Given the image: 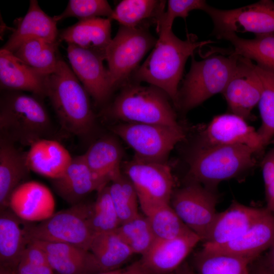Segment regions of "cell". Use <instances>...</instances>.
I'll list each match as a JSON object with an SVG mask.
<instances>
[{"label": "cell", "mask_w": 274, "mask_h": 274, "mask_svg": "<svg viewBox=\"0 0 274 274\" xmlns=\"http://www.w3.org/2000/svg\"><path fill=\"white\" fill-rule=\"evenodd\" d=\"M219 39L229 42L233 47L228 53L255 61L261 68L274 73V33L255 35L252 39H245L235 33L221 36Z\"/></svg>", "instance_id": "obj_30"}, {"label": "cell", "mask_w": 274, "mask_h": 274, "mask_svg": "<svg viewBox=\"0 0 274 274\" xmlns=\"http://www.w3.org/2000/svg\"><path fill=\"white\" fill-rule=\"evenodd\" d=\"M113 11L106 0H70L64 11L53 18L56 22L71 17L79 20L101 16L110 18Z\"/></svg>", "instance_id": "obj_39"}, {"label": "cell", "mask_w": 274, "mask_h": 274, "mask_svg": "<svg viewBox=\"0 0 274 274\" xmlns=\"http://www.w3.org/2000/svg\"><path fill=\"white\" fill-rule=\"evenodd\" d=\"M200 241L191 230L173 239L156 240L138 261L150 274H168L182 263Z\"/></svg>", "instance_id": "obj_16"}, {"label": "cell", "mask_w": 274, "mask_h": 274, "mask_svg": "<svg viewBox=\"0 0 274 274\" xmlns=\"http://www.w3.org/2000/svg\"><path fill=\"white\" fill-rule=\"evenodd\" d=\"M257 153L243 145L196 148L189 160L188 175L191 182L215 190L222 181L251 168Z\"/></svg>", "instance_id": "obj_4"}, {"label": "cell", "mask_w": 274, "mask_h": 274, "mask_svg": "<svg viewBox=\"0 0 274 274\" xmlns=\"http://www.w3.org/2000/svg\"><path fill=\"white\" fill-rule=\"evenodd\" d=\"M26 153H22L14 143L1 138L0 141V210L9 208L14 190L29 174Z\"/></svg>", "instance_id": "obj_27"}, {"label": "cell", "mask_w": 274, "mask_h": 274, "mask_svg": "<svg viewBox=\"0 0 274 274\" xmlns=\"http://www.w3.org/2000/svg\"><path fill=\"white\" fill-rule=\"evenodd\" d=\"M110 183V194L121 224L139 214L138 195L130 180L122 172Z\"/></svg>", "instance_id": "obj_36"}, {"label": "cell", "mask_w": 274, "mask_h": 274, "mask_svg": "<svg viewBox=\"0 0 274 274\" xmlns=\"http://www.w3.org/2000/svg\"><path fill=\"white\" fill-rule=\"evenodd\" d=\"M243 145L257 153L265 145L258 131L246 120L232 113L216 116L200 133L196 148Z\"/></svg>", "instance_id": "obj_13"}, {"label": "cell", "mask_w": 274, "mask_h": 274, "mask_svg": "<svg viewBox=\"0 0 274 274\" xmlns=\"http://www.w3.org/2000/svg\"><path fill=\"white\" fill-rule=\"evenodd\" d=\"M261 83L258 102L261 125L257 130L265 146L274 138V73L254 65Z\"/></svg>", "instance_id": "obj_34"}, {"label": "cell", "mask_w": 274, "mask_h": 274, "mask_svg": "<svg viewBox=\"0 0 274 274\" xmlns=\"http://www.w3.org/2000/svg\"><path fill=\"white\" fill-rule=\"evenodd\" d=\"M88 221L94 235L115 231L121 225L108 184L97 191L95 201L91 204Z\"/></svg>", "instance_id": "obj_35"}, {"label": "cell", "mask_w": 274, "mask_h": 274, "mask_svg": "<svg viewBox=\"0 0 274 274\" xmlns=\"http://www.w3.org/2000/svg\"><path fill=\"white\" fill-rule=\"evenodd\" d=\"M111 19L95 17L79 20L61 31L60 38L106 58V51L112 38Z\"/></svg>", "instance_id": "obj_25"}, {"label": "cell", "mask_w": 274, "mask_h": 274, "mask_svg": "<svg viewBox=\"0 0 274 274\" xmlns=\"http://www.w3.org/2000/svg\"><path fill=\"white\" fill-rule=\"evenodd\" d=\"M165 4V1L123 0L113 10L110 19L127 27H147L150 22L157 24Z\"/></svg>", "instance_id": "obj_31"}, {"label": "cell", "mask_w": 274, "mask_h": 274, "mask_svg": "<svg viewBox=\"0 0 274 274\" xmlns=\"http://www.w3.org/2000/svg\"><path fill=\"white\" fill-rule=\"evenodd\" d=\"M274 242V215L268 211L240 236L227 243L213 247L202 246V250L255 259Z\"/></svg>", "instance_id": "obj_17"}, {"label": "cell", "mask_w": 274, "mask_h": 274, "mask_svg": "<svg viewBox=\"0 0 274 274\" xmlns=\"http://www.w3.org/2000/svg\"><path fill=\"white\" fill-rule=\"evenodd\" d=\"M238 57L233 54L214 55L197 61L192 55L190 70L179 89L177 108L186 112L222 93L234 73Z\"/></svg>", "instance_id": "obj_6"}, {"label": "cell", "mask_w": 274, "mask_h": 274, "mask_svg": "<svg viewBox=\"0 0 274 274\" xmlns=\"http://www.w3.org/2000/svg\"><path fill=\"white\" fill-rule=\"evenodd\" d=\"M204 11L211 17L213 33L218 39L229 33H274V2L271 0H261L231 10H221L208 5Z\"/></svg>", "instance_id": "obj_12"}, {"label": "cell", "mask_w": 274, "mask_h": 274, "mask_svg": "<svg viewBox=\"0 0 274 274\" xmlns=\"http://www.w3.org/2000/svg\"><path fill=\"white\" fill-rule=\"evenodd\" d=\"M0 274H16V273L10 269L1 267Z\"/></svg>", "instance_id": "obj_47"}, {"label": "cell", "mask_w": 274, "mask_h": 274, "mask_svg": "<svg viewBox=\"0 0 274 274\" xmlns=\"http://www.w3.org/2000/svg\"><path fill=\"white\" fill-rule=\"evenodd\" d=\"M124 174L132 183L145 215L157 207L170 203L174 180L166 163L133 158L123 163Z\"/></svg>", "instance_id": "obj_10"}, {"label": "cell", "mask_w": 274, "mask_h": 274, "mask_svg": "<svg viewBox=\"0 0 274 274\" xmlns=\"http://www.w3.org/2000/svg\"><path fill=\"white\" fill-rule=\"evenodd\" d=\"M89 251L101 272L120 268L134 254L116 230L94 235Z\"/></svg>", "instance_id": "obj_29"}, {"label": "cell", "mask_w": 274, "mask_h": 274, "mask_svg": "<svg viewBox=\"0 0 274 274\" xmlns=\"http://www.w3.org/2000/svg\"><path fill=\"white\" fill-rule=\"evenodd\" d=\"M72 159L69 152L60 143L45 138L33 143L26 153L30 170L51 179L61 176Z\"/></svg>", "instance_id": "obj_24"}, {"label": "cell", "mask_w": 274, "mask_h": 274, "mask_svg": "<svg viewBox=\"0 0 274 274\" xmlns=\"http://www.w3.org/2000/svg\"><path fill=\"white\" fill-rule=\"evenodd\" d=\"M83 155L93 175L106 185L121 173L122 150L113 138L107 136L97 140Z\"/></svg>", "instance_id": "obj_28"}, {"label": "cell", "mask_w": 274, "mask_h": 274, "mask_svg": "<svg viewBox=\"0 0 274 274\" xmlns=\"http://www.w3.org/2000/svg\"><path fill=\"white\" fill-rule=\"evenodd\" d=\"M67 53L72 71L89 95L98 104L109 98L114 90L105 59L98 54L73 44H67Z\"/></svg>", "instance_id": "obj_15"}, {"label": "cell", "mask_w": 274, "mask_h": 274, "mask_svg": "<svg viewBox=\"0 0 274 274\" xmlns=\"http://www.w3.org/2000/svg\"><path fill=\"white\" fill-rule=\"evenodd\" d=\"M268 210L248 206L234 201L218 213L203 246L213 247L231 242L248 230Z\"/></svg>", "instance_id": "obj_18"}, {"label": "cell", "mask_w": 274, "mask_h": 274, "mask_svg": "<svg viewBox=\"0 0 274 274\" xmlns=\"http://www.w3.org/2000/svg\"><path fill=\"white\" fill-rule=\"evenodd\" d=\"M215 190L191 182L173 194L171 206L186 226L205 242L217 216Z\"/></svg>", "instance_id": "obj_11"}, {"label": "cell", "mask_w": 274, "mask_h": 274, "mask_svg": "<svg viewBox=\"0 0 274 274\" xmlns=\"http://www.w3.org/2000/svg\"><path fill=\"white\" fill-rule=\"evenodd\" d=\"M252 60L239 56L234 73L222 93L231 113L246 120L259 101L262 86Z\"/></svg>", "instance_id": "obj_14"}, {"label": "cell", "mask_w": 274, "mask_h": 274, "mask_svg": "<svg viewBox=\"0 0 274 274\" xmlns=\"http://www.w3.org/2000/svg\"><path fill=\"white\" fill-rule=\"evenodd\" d=\"M14 54L44 75H48L55 71L60 58L58 53L57 42L40 38L26 41Z\"/></svg>", "instance_id": "obj_32"}, {"label": "cell", "mask_w": 274, "mask_h": 274, "mask_svg": "<svg viewBox=\"0 0 274 274\" xmlns=\"http://www.w3.org/2000/svg\"><path fill=\"white\" fill-rule=\"evenodd\" d=\"M31 241L45 252L56 274H95L101 272L89 251L65 243Z\"/></svg>", "instance_id": "obj_21"}, {"label": "cell", "mask_w": 274, "mask_h": 274, "mask_svg": "<svg viewBox=\"0 0 274 274\" xmlns=\"http://www.w3.org/2000/svg\"><path fill=\"white\" fill-rule=\"evenodd\" d=\"M51 128L48 113L36 97L20 92L6 94L1 100V138L30 146L44 139Z\"/></svg>", "instance_id": "obj_3"}, {"label": "cell", "mask_w": 274, "mask_h": 274, "mask_svg": "<svg viewBox=\"0 0 274 274\" xmlns=\"http://www.w3.org/2000/svg\"><path fill=\"white\" fill-rule=\"evenodd\" d=\"M33 224L18 217L9 208L1 211V267L15 271L31 241L30 232Z\"/></svg>", "instance_id": "obj_20"}, {"label": "cell", "mask_w": 274, "mask_h": 274, "mask_svg": "<svg viewBox=\"0 0 274 274\" xmlns=\"http://www.w3.org/2000/svg\"><path fill=\"white\" fill-rule=\"evenodd\" d=\"M264 187L274 180V147L265 156L261 164Z\"/></svg>", "instance_id": "obj_42"}, {"label": "cell", "mask_w": 274, "mask_h": 274, "mask_svg": "<svg viewBox=\"0 0 274 274\" xmlns=\"http://www.w3.org/2000/svg\"><path fill=\"white\" fill-rule=\"evenodd\" d=\"M52 184L56 193L72 206L83 201L88 194L107 185L94 177L83 154L73 157L64 173L52 179Z\"/></svg>", "instance_id": "obj_22"}, {"label": "cell", "mask_w": 274, "mask_h": 274, "mask_svg": "<svg viewBox=\"0 0 274 274\" xmlns=\"http://www.w3.org/2000/svg\"><path fill=\"white\" fill-rule=\"evenodd\" d=\"M266 260V265L274 271V242L268 249Z\"/></svg>", "instance_id": "obj_45"}, {"label": "cell", "mask_w": 274, "mask_h": 274, "mask_svg": "<svg viewBox=\"0 0 274 274\" xmlns=\"http://www.w3.org/2000/svg\"><path fill=\"white\" fill-rule=\"evenodd\" d=\"M195 262L200 274H250L248 265L251 261L230 254L201 249L196 255Z\"/></svg>", "instance_id": "obj_33"}, {"label": "cell", "mask_w": 274, "mask_h": 274, "mask_svg": "<svg viewBox=\"0 0 274 274\" xmlns=\"http://www.w3.org/2000/svg\"><path fill=\"white\" fill-rule=\"evenodd\" d=\"M109 109L113 118L126 123L180 126L169 98L160 89L128 82Z\"/></svg>", "instance_id": "obj_5"}, {"label": "cell", "mask_w": 274, "mask_h": 274, "mask_svg": "<svg viewBox=\"0 0 274 274\" xmlns=\"http://www.w3.org/2000/svg\"><path fill=\"white\" fill-rule=\"evenodd\" d=\"M133 253L145 254L156 241L147 217L139 214L116 230Z\"/></svg>", "instance_id": "obj_38"}, {"label": "cell", "mask_w": 274, "mask_h": 274, "mask_svg": "<svg viewBox=\"0 0 274 274\" xmlns=\"http://www.w3.org/2000/svg\"><path fill=\"white\" fill-rule=\"evenodd\" d=\"M145 216L156 240L173 239L191 230L181 220L170 203L159 206Z\"/></svg>", "instance_id": "obj_37"}, {"label": "cell", "mask_w": 274, "mask_h": 274, "mask_svg": "<svg viewBox=\"0 0 274 274\" xmlns=\"http://www.w3.org/2000/svg\"><path fill=\"white\" fill-rule=\"evenodd\" d=\"M253 274H274V271L267 266L265 265L258 268Z\"/></svg>", "instance_id": "obj_46"}, {"label": "cell", "mask_w": 274, "mask_h": 274, "mask_svg": "<svg viewBox=\"0 0 274 274\" xmlns=\"http://www.w3.org/2000/svg\"><path fill=\"white\" fill-rule=\"evenodd\" d=\"M48 96L62 127L78 136L90 134L95 116L89 94L66 63L59 58L55 71L46 76Z\"/></svg>", "instance_id": "obj_2"}, {"label": "cell", "mask_w": 274, "mask_h": 274, "mask_svg": "<svg viewBox=\"0 0 274 274\" xmlns=\"http://www.w3.org/2000/svg\"><path fill=\"white\" fill-rule=\"evenodd\" d=\"M167 9L156 24L157 31L162 29H172L177 17L185 19L191 11L194 10L204 11L208 5L203 0H169Z\"/></svg>", "instance_id": "obj_41"}, {"label": "cell", "mask_w": 274, "mask_h": 274, "mask_svg": "<svg viewBox=\"0 0 274 274\" xmlns=\"http://www.w3.org/2000/svg\"><path fill=\"white\" fill-rule=\"evenodd\" d=\"M266 209L274 215V180L265 187Z\"/></svg>", "instance_id": "obj_44"}, {"label": "cell", "mask_w": 274, "mask_h": 274, "mask_svg": "<svg viewBox=\"0 0 274 274\" xmlns=\"http://www.w3.org/2000/svg\"><path fill=\"white\" fill-rule=\"evenodd\" d=\"M91 204L82 201L34 224L31 240L65 243L89 251L94 236L88 221Z\"/></svg>", "instance_id": "obj_9"}, {"label": "cell", "mask_w": 274, "mask_h": 274, "mask_svg": "<svg viewBox=\"0 0 274 274\" xmlns=\"http://www.w3.org/2000/svg\"><path fill=\"white\" fill-rule=\"evenodd\" d=\"M95 274H150L146 271L140 265L138 261L124 267L113 270L103 271Z\"/></svg>", "instance_id": "obj_43"}, {"label": "cell", "mask_w": 274, "mask_h": 274, "mask_svg": "<svg viewBox=\"0 0 274 274\" xmlns=\"http://www.w3.org/2000/svg\"><path fill=\"white\" fill-rule=\"evenodd\" d=\"M140 160L166 163L175 146L185 138L182 127L158 124L124 123L112 128Z\"/></svg>", "instance_id": "obj_8"}, {"label": "cell", "mask_w": 274, "mask_h": 274, "mask_svg": "<svg viewBox=\"0 0 274 274\" xmlns=\"http://www.w3.org/2000/svg\"><path fill=\"white\" fill-rule=\"evenodd\" d=\"M57 22L45 13L36 0H31L25 15L18 23L3 49L14 53L26 41L40 38L57 42Z\"/></svg>", "instance_id": "obj_26"}, {"label": "cell", "mask_w": 274, "mask_h": 274, "mask_svg": "<svg viewBox=\"0 0 274 274\" xmlns=\"http://www.w3.org/2000/svg\"><path fill=\"white\" fill-rule=\"evenodd\" d=\"M9 208L25 221L41 222L55 213V202L47 187L31 181L23 183L14 190L10 197Z\"/></svg>", "instance_id": "obj_19"}, {"label": "cell", "mask_w": 274, "mask_h": 274, "mask_svg": "<svg viewBox=\"0 0 274 274\" xmlns=\"http://www.w3.org/2000/svg\"><path fill=\"white\" fill-rule=\"evenodd\" d=\"M159 38L145 62L133 73L135 82H145L163 91L177 108L179 82L185 63L197 49L214 43L211 40L198 41L197 37L188 34L182 40L172 29L157 31Z\"/></svg>", "instance_id": "obj_1"}, {"label": "cell", "mask_w": 274, "mask_h": 274, "mask_svg": "<svg viewBox=\"0 0 274 274\" xmlns=\"http://www.w3.org/2000/svg\"><path fill=\"white\" fill-rule=\"evenodd\" d=\"M14 272L16 274H56L49 264L45 252L32 241Z\"/></svg>", "instance_id": "obj_40"}, {"label": "cell", "mask_w": 274, "mask_h": 274, "mask_svg": "<svg viewBox=\"0 0 274 274\" xmlns=\"http://www.w3.org/2000/svg\"><path fill=\"white\" fill-rule=\"evenodd\" d=\"M44 75L17 57L14 53L2 48L0 50V83L3 88L30 92L46 96Z\"/></svg>", "instance_id": "obj_23"}, {"label": "cell", "mask_w": 274, "mask_h": 274, "mask_svg": "<svg viewBox=\"0 0 274 274\" xmlns=\"http://www.w3.org/2000/svg\"><path fill=\"white\" fill-rule=\"evenodd\" d=\"M157 40L147 27L121 26L107 48L106 58L113 89L129 82L140 62Z\"/></svg>", "instance_id": "obj_7"}]
</instances>
